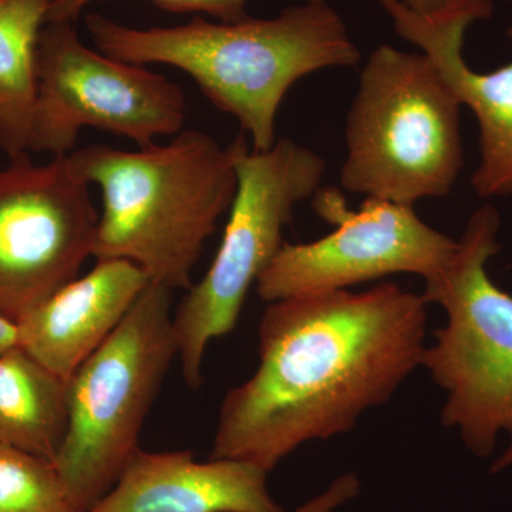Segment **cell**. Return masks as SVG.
Returning <instances> with one entry per match:
<instances>
[{
    "instance_id": "1",
    "label": "cell",
    "mask_w": 512,
    "mask_h": 512,
    "mask_svg": "<svg viewBox=\"0 0 512 512\" xmlns=\"http://www.w3.org/2000/svg\"><path fill=\"white\" fill-rule=\"evenodd\" d=\"M427 306L392 282L269 303L258 367L225 394L210 458L271 473L303 444L355 429L420 367Z\"/></svg>"
},
{
    "instance_id": "2",
    "label": "cell",
    "mask_w": 512,
    "mask_h": 512,
    "mask_svg": "<svg viewBox=\"0 0 512 512\" xmlns=\"http://www.w3.org/2000/svg\"><path fill=\"white\" fill-rule=\"evenodd\" d=\"M84 23L104 55L183 70L212 106L241 124L255 151L276 143V116L293 84L319 70L360 62L345 20L328 0H303L275 18L239 22L194 18L140 29L89 13Z\"/></svg>"
},
{
    "instance_id": "3",
    "label": "cell",
    "mask_w": 512,
    "mask_h": 512,
    "mask_svg": "<svg viewBox=\"0 0 512 512\" xmlns=\"http://www.w3.org/2000/svg\"><path fill=\"white\" fill-rule=\"evenodd\" d=\"M245 147L244 134L221 146L210 134L183 130L164 146L92 144L67 154L74 177L101 191L94 258L131 262L171 291L190 288L205 242L237 194Z\"/></svg>"
},
{
    "instance_id": "4",
    "label": "cell",
    "mask_w": 512,
    "mask_h": 512,
    "mask_svg": "<svg viewBox=\"0 0 512 512\" xmlns=\"http://www.w3.org/2000/svg\"><path fill=\"white\" fill-rule=\"evenodd\" d=\"M461 107L429 56L377 47L349 111L343 190L413 207L446 197L463 170Z\"/></svg>"
},
{
    "instance_id": "5",
    "label": "cell",
    "mask_w": 512,
    "mask_h": 512,
    "mask_svg": "<svg viewBox=\"0 0 512 512\" xmlns=\"http://www.w3.org/2000/svg\"><path fill=\"white\" fill-rule=\"evenodd\" d=\"M501 218L484 205L468 220L456 254L426 281L423 295L447 313L420 366L446 392L441 423L487 458L512 421V295L491 281L487 264L500 251Z\"/></svg>"
},
{
    "instance_id": "6",
    "label": "cell",
    "mask_w": 512,
    "mask_h": 512,
    "mask_svg": "<svg viewBox=\"0 0 512 512\" xmlns=\"http://www.w3.org/2000/svg\"><path fill=\"white\" fill-rule=\"evenodd\" d=\"M173 291L150 284L109 339L67 380V429L53 461L74 511L119 480L174 357Z\"/></svg>"
},
{
    "instance_id": "7",
    "label": "cell",
    "mask_w": 512,
    "mask_h": 512,
    "mask_svg": "<svg viewBox=\"0 0 512 512\" xmlns=\"http://www.w3.org/2000/svg\"><path fill=\"white\" fill-rule=\"evenodd\" d=\"M325 171L315 151L286 138L269 150L248 146L239 154L237 194L220 248L173 315L177 356L190 389H200L208 345L234 330L249 289L284 245L293 210L315 195Z\"/></svg>"
},
{
    "instance_id": "8",
    "label": "cell",
    "mask_w": 512,
    "mask_h": 512,
    "mask_svg": "<svg viewBox=\"0 0 512 512\" xmlns=\"http://www.w3.org/2000/svg\"><path fill=\"white\" fill-rule=\"evenodd\" d=\"M185 114L184 92L168 77L90 49L74 22L46 23L37 45L30 153L67 156L87 127L153 146L183 131Z\"/></svg>"
},
{
    "instance_id": "9",
    "label": "cell",
    "mask_w": 512,
    "mask_h": 512,
    "mask_svg": "<svg viewBox=\"0 0 512 512\" xmlns=\"http://www.w3.org/2000/svg\"><path fill=\"white\" fill-rule=\"evenodd\" d=\"M313 208L335 229L306 244L284 242L256 282L262 301L346 291L396 274L427 281L457 251V239L426 224L413 205L367 197L352 211L343 192L328 187L315 192Z\"/></svg>"
},
{
    "instance_id": "10",
    "label": "cell",
    "mask_w": 512,
    "mask_h": 512,
    "mask_svg": "<svg viewBox=\"0 0 512 512\" xmlns=\"http://www.w3.org/2000/svg\"><path fill=\"white\" fill-rule=\"evenodd\" d=\"M99 212L66 156L0 167V315L18 325L93 256Z\"/></svg>"
},
{
    "instance_id": "11",
    "label": "cell",
    "mask_w": 512,
    "mask_h": 512,
    "mask_svg": "<svg viewBox=\"0 0 512 512\" xmlns=\"http://www.w3.org/2000/svg\"><path fill=\"white\" fill-rule=\"evenodd\" d=\"M397 35L419 47L446 77L461 106L478 123L480 163L471 184L478 197L512 194V60L490 73H478L463 56L473 23L491 18L493 0H454L436 15L423 16L399 0H377ZM512 37V29H510Z\"/></svg>"
},
{
    "instance_id": "12",
    "label": "cell",
    "mask_w": 512,
    "mask_h": 512,
    "mask_svg": "<svg viewBox=\"0 0 512 512\" xmlns=\"http://www.w3.org/2000/svg\"><path fill=\"white\" fill-rule=\"evenodd\" d=\"M264 468L232 458L195 460L191 451L138 448L109 493L87 512H285Z\"/></svg>"
},
{
    "instance_id": "13",
    "label": "cell",
    "mask_w": 512,
    "mask_h": 512,
    "mask_svg": "<svg viewBox=\"0 0 512 512\" xmlns=\"http://www.w3.org/2000/svg\"><path fill=\"white\" fill-rule=\"evenodd\" d=\"M150 279L124 259H97L18 322V346L60 379L73 373L123 322Z\"/></svg>"
},
{
    "instance_id": "14",
    "label": "cell",
    "mask_w": 512,
    "mask_h": 512,
    "mask_svg": "<svg viewBox=\"0 0 512 512\" xmlns=\"http://www.w3.org/2000/svg\"><path fill=\"white\" fill-rule=\"evenodd\" d=\"M67 382L18 345L0 353V444L55 461L67 429Z\"/></svg>"
},
{
    "instance_id": "15",
    "label": "cell",
    "mask_w": 512,
    "mask_h": 512,
    "mask_svg": "<svg viewBox=\"0 0 512 512\" xmlns=\"http://www.w3.org/2000/svg\"><path fill=\"white\" fill-rule=\"evenodd\" d=\"M53 0H0V150L30 153L37 93V45Z\"/></svg>"
},
{
    "instance_id": "16",
    "label": "cell",
    "mask_w": 512,
    "mask_h": 512,
    "mask_svg": "<svg viewBox=\"0 0 512 512\" xmlns=\"http://www.w3.org/2000/svg\"><path fill=\"white\" fill-rule=\"evenodd\" d=\"M0 512H76L55 464L0 444Z\"/></svg>"
},
{
    "instance_id": "17",
    "label": "cell",
    "mask_w": 512,
    "mask_h": 512,
    "mask_svg": "<svg viewBox=\"0 0 512 512\" xmlns=\"http://www.w3.org/2000/svg\"><path fill=\"white\" fill-rule=\"evenodd\" d=\"M103 0H53L47 22H74L93 3ZM170 13H204L218 22H239L249 18L251 0H150Z\"/></svg>"
},
{
    "instance_id": "18",
    "label": "cell",
    "mask_w": 512,
    "mask_h": 512,
    "mask_svg": "<svg viewBox=\"0 0 512 512\" xmlns=\"http://www.w3.org/2000/svg\"><path fill=\"white\" fill-rule=\"evenodd\" d=\"M362 488V481L353 471L336 477L318 495L309 498L308 501L289 512H338L350 501L355 500ZM286 512V511H285Z\"/></svg>"
},
{
    "instance_id": "19",
    "label": "cell",
    "mask_w": 512,
    "mask_h": 512,
    "mask_svg": "<svg viewBox=\"0 0 512 512\" xmlns=\"http://www.w3.org/2000/svg\"><path fill=\"white\" fill-rule=\"evenodd\" d=\"M399 2L419 15L431 16L448 8L454 0H399Z\"/></svg>"
},
{
    "instance_id": "20",
    "label": "cell",
    "mask_w": 512,
    "mask_h": 512,
    "mask_svg": "<svg viewBox=\"0 0 512 512\" xmlns=\"http://www.w3.org/2000/svg\"><path fill=\"white\" fill-rule=\"evenodd\" d=\"M18 345V325L0 315V353Z\"/></svg>"
},
{
    "instance_id": "21",
    "label": "cell",
    "mask_w": 512,
    "mask_h": 512,
    "mask_svg": "<svg viewBox=\"0 0 512 512\" xmlns=\"http://www.w3.org/2000/svg\"><path fill=\"white\" fill-rule=\"evenodd\" d=\"M507 433L510 434V441H508V446L505 448L504 453L500 457L495 458L494 463L491 464V474L503 473L508 468H512V421Z\"/></svg>"
},
{
    "instance_id": "22",
    "label": "cell",
    "mask_w": 512,
    "mask_h": 512,
    "mask_svg": "<svg viewBox=\"0 0 512 512\" xmlns=\"http://www.w3.org/2000/svg\"><path fill=\"white\" fill-rule=\"evenodd\" d=\"M508 2H511V3H512V0H508Z\"/></svg>"
}]
</instances>
